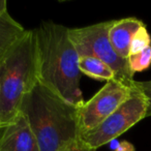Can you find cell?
I'll return each instance as SVG.
<instances>
[{"label": "cell", "instance_id": "6da1fadb", "mask_svg": "<svg viewBox=\"0 0 151 151\" xmlns=\"http://www.w3.org/2000/svg\"><path fill=\"white\" fill-rule=\"evenodd\" d=\"M37 80L68 103L84 104L80 88V55L69 36V28L42 22L35 28Z\"/></svg>", "mask_w": 151, "mask_h": 151}, {"label": "cell", "instance_id": "7a4b0ae2", "mask_svg": "<svg viewBox=\"0 0 151 151\" xmlns=\"http://www.w3.org/2000/svg\"><path fill=\"white\" fill-rule=\"evenodd\" d=\"M81 107L37 82L24 96L20 112L27 119L40 151H63L81 139Z\"/></svg>", "mask_w": 151, "mask_h": 151}, {"label": "cell", "instance_id": "3957f363", "mask_svg": "<svg viewBox=\"0 0 151 151\" xmlns=\"http://www.w3.org/2000/svg\"><path fill=\"white\" fill-rule=\"evenodd\" d=\"M37 82L35 30H26L0 61V125L20 113L24 96Z\"/></svg>", "mask_w": 151, "mask_h": 151}, {"label": "cell", "instance_id": "277c9868", "mask_svg": "<svg viewBox=\"0 0 151 151\" xmlns=\"http://www.w3.org/2000/svg\"><path fill=\"white\" fill-rule=\"evenodd\" d=\"M114 21L101 22L90 26L69 29V36L80 57L91 56L105 62L115 73V80L134 88V73L127 59L115 52L109 40V30Z\"/></svg>", "mask_w": 151, "mask_h": 151}, {"label": "cell", "instance_id": "5b68a950", "mask_svg": "<svg viewBox=\"0 0 151 151\" xmlns=\"http://www.w3.org/2000/svg\"><path fill=\"white\" fill-rule=\"evenodd\" d=\"M147 113L148 101L134 86L129 99H126L97 127L83 134L81 140L91 148L99 149L117 139L132 126L147 117Z\"/></svg>", "mask_w": 151, "mask_h": 151}, {"label": "cell", "instance_id": "8992f818", "mask_svg": "<svg viewBox=\"0 0 151 151\" xmlns=\"http://www.w3.org/2000/svg\"><path fill=\"white\" fill-rule=\"evenodd\" d=\"M132 90L134 88L125 86L117 80L108 81L94 96L81 107L79 118L80 138L97 127L113 114L126 99H129Z\"/></svg>", "mask_w": 151, "mask_h": 151}, {"label": "cell", "instance_id": "52a82bcc", "mask_svg": "<svg viewBox=\"0 0 151 151\" xmlns=\"http://www.w3.org/2000/svg\"><path fill=\"white\" fill-rule=\"evenodd\" d=\"M0 151H40L35 136L21 112L13 120L0 125Z\"/></svg>", "mask_w": 151, "mask_h": 151}, {"label": "cell", "instance_id": "ba28073f", "mask_svg": "<svg viewBox=\"0 0 151 151\" xmlns=\"http://www.w3.org/2000/svg\"><path fill=\"white\" fill-rule=\"evenodd\" d=\"M142 26L144 23L136 18H125L113 22L109 30V40L115 52L121 58H128L132 40Z\"/></svg>", "mask_w": 151, "mask_h": 151}, {"label": "cell", "instance_id": "9c48e42d", "mask_svg": "<svg viewBox=\"0 0 151 151\" xmlns=\"http://www.w3.org/2000/svg\"><path fill=\"white\" fill-rule=\"evenodd\" d=\"M26 29L17 22L9 12L0 15V61L11 48L23 37Z\"/></svg>", "mask_w": 151, "mask_h": 151}, {"label": "cell", "instance_id": "30bf717a", "mask_svg": "<svg viewBox=\"0 0 151 151\" xmlns=\"http://www.w3.org/2000/svg\"><path fill=\"white\" fill-rule=\"evenodd\" d=\"M81 73L90 77L96 80H115V73L114 71L99 59L91 56H83L80 57L79 62Z\"/></svg>", "mask_w": 151, "mask_h": 151}, {"label": "cell", "instance_id": "8fae6325", "mask_svg": "<svg viewBox=\"0 0 151 151\" xmlns=\"http://www.w3.org/2000/svg\"><path fill=\"white\" fill-rule=\"evenodd\" d=\"M127 62L134 75V73L147 69L151 65V46L139 53L129 55L127 58Z\"/></svg>", "mask_w": 151, "mask_h": 151}, {"label": "cell", "instance_id": "7c38bea8", "mask_svg": "<svg viewBox=\"0 0 151 151\" xmlns=\"http://www.w3.org/2000/svg\"><path fill=\"white\" fill-rule=\"evenodd\" d=\"M149 46H151V37L147 31L146 26L144 25L134 33L132 37L129 47V55L141 52Z\"/></svg>", "mask_w": 151, "mask_h": 151}, {"label": "cell", "instance_id": "4fadbf2b", "mask_svg": "<svg viewBox=\"0 0 151 151\" xmlns=\"http://www.w3.org/2000/svg\"><path fill=\"white\" fill-rule=\"evenodd\" d=\"M134 86L145 95L148 101V113L147 116H151V81L146 82H134Z\"/></svg>", "mask_w": 151, "mask_h": 151}, {"label": "cell", "instance_id": "5bb4252c", "mask_svg": "<svg viewBox=\"0 0 151 151\" xmlns=\"http://www.w3.org/2000/svg\"><path fill=\"white\" fill-rule=\"evenodd\" d=\"M112 151H136L134 146L127 141H118L117 139L109 143Z\"/></svg>", "mask_w": 151, "mask_h": 151}, {"label": "cell", "instance_id": "9a60e30c", "mask_svg": "<svg viewBox=\"0 0 151 151\" xmlns=\"http://www.w3.org/2000/svg\"><path fill=\"white\" fill-rule=\"evenodd\" d=\"M63 151H96V149L91 148L90 146L85 144L81 139H79L78 141H76L75 143H73L70 146H68Z\"/></svg>", "mask_w": 151, "mask_h": 151}, {"label": "cell", "instance_id": "2e32d148", "mask_svg": "<svg viewBox=\"0 0 151 151\" xmlns=\"http://www.w3.org/2000/svg\"><path fill=\"white\" fill-rule=\"evenodd\" d=\"M7 12V2L5 0H0V15Z\"/></svg>", "mask_w": 151, "mask_h": 151}, {"label": "cell", "instance_id": "e0dca14e", "mask_svg": "<svg viewBox=\"0 0 151 151\" xmlns=\"http://www.w3.org/2000/svg\"><path fill=\"white\" fill-rule=\"evenodd\" d=\"M0 95H1V92H0Z\"/></svg>", "mask_w": 151, "mask_h": 151}]
</instances>
